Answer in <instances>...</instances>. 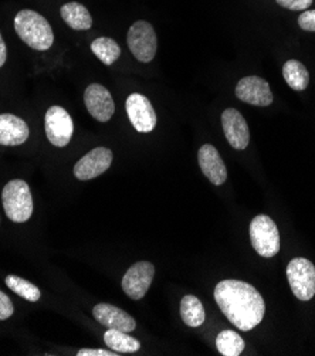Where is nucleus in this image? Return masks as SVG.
<instances>
[{
  "label": "nucleus",
  "instance_id": "obj_3",
  "mask_svg": "<svg viewBox=\"0 0 315 356\" xmlns=\"http://www.w3.org/2000/svg\"><path fill=\"white\" fill-rule=\"evenodd\" d=\"M5 213L9 220L24 223L33 215V196L29 185L22 179L6 184L2 192Z\"/></svg>",
  "mask_w": 315,
  "mask_h": 356
},
{
  "label": "nucleus",
  "instance_id": "obj_14",
  "mask_svg": "<svg viewBox=\"0 0 315 356\" xmlns=\"http://www.w3.org/2000/svg\"><path fill=\"white\" fill-rule=\"evenodd\" d=\"M197 161L200 170L207 179L216 186H220L227 179V169L219 154V151L213 145H203L199 149Z\"/></svg>",
  "mask_w": 315,
  "mask_h": 356
},
{
  "label": "nucleus",
  "instance_id": "obj_7",
  "mask_svg": "<svg viewBox=\"0 0 315 356\" xmlns=\"http://www.w3.org/2000/svg\"><path fill=\"white\" fill-rule=\"evenodd\" d=\"M45 129L50 144L57 148H64L70 144L74 134V124L63 106H50L45 117Z\"/></svg>",
  "mask_w": 315,
  "mask_h": 356
},
{
  "label": "nucleus",
  "instance_id": "obj_8",
  "mask_svg": "<svg viewBox=\"0 0 315 356\" xmlns=\"http://www.w3.org/2000/svg\"><path fill=\"white\" fill-rule=\"evenodd\" d=\"M155 275V267L150 261H138L128 268L122 278V290L132 300H141L148 293Z\"/></svg>",
  "mask_w": 315,
  "mask_h": 356
},
{
  "label": "nucleus",
  "instance_id": "obj_27",
  "mask_svg": "<svg viewBox=\"0 0 315 356\" xmlns=\"http://www.w3.org/2000/svg\"><path fill=\"white\" fill-rule=\"evenodd\" d=\"M120 353H113V350L107 349H80L77 356H118Z\"/></svg>",
  "mask_w": 315,
  "mask_h": 356
},
{
  "label": "nucleus",
  "instance_id": "obj_5",
  "mask_svg": "<svg viewBox=\"0 0 315 356\" xmlns=\"http://www.w3.org/2000/svg\"><path fill=\"white\" fill-rule=\"evenodd\" d=\"M127 42L132 56L138 61L151 63L155 58L158 39L151 23L145 20L135 22L128 30Z\"/></svg>",
  "mask_w": 315,
  "mask_h": 356
},
{
  "label": "nucleus",
  "instance_id": "obj_4",
  "mask_svg": "<svg viewBox=\"0 0 315 356\" xmlns=\"http://www.w3.org/2000/svg\"><path fill=\"white\" fill-rule=\"evenodd\" d=\"M250 240L259 256L271 259L280 252V233L275 222L266 216L259 215L250 223Z\"/></svg>",
  "mask_w": 315,
  "mask_h": 356
},
{
  "label": "nucleus",
  "instance_id": "obj_28",
  "mask_svg": "<svg viewBox=\"0 0 315 356\" xmlns=\"http://www.w3.org/2000/svg\"><path fill=\"white\" fill-rule=\"evenodd\" d=\"M6 58H8V49L2 34H0V67H3V64L6 63Z\"/></svg>",
  "mask_w": 315,
  "mask_h": 356
},
{
  "label": "nucleus",
  "instance_id": "obj_12",
  "mask_svg": "<svg viewBox=\"0 0 315 356\" xmlns=\"http://www.w3.org/2000/svg\"><path fill=\"white\" fill-rule=\"evenodd\" d=\"M236 95L240 101L256 106H268L273 102L268 83L257 76L241 79L236 86Z\"/></svg>",
  "mask_w": 315,
  "mask_h": 356
},
{
  "label": "nucleus",
  "instance_id": "obj_20",
  "mask_svg": "<svg viewBox=\"0 0 315 356\" xmlns=\"http://www.w3.org/2000/svg\"><path fill=\"white\" fill-rule=\"evenodd\" d=\"M104 342L111 350L120 353H134L139 350L141 343L138 339L128 335V332L118 330H108L104 334Z\"/></svg>",
  "mask_w": 315,
  "mask_h": 356
},
{
  "label": "nucleus",
  "instance_id": "obj_11",
  "mask_svg": "<svg viewBox=\"0 0 315 356\" xmlns=\"http://www.w3.org/2000/svg\"><path fill=\"white\" fill-rule=\"evenodd\" d=\"M113 163V151L108 148H95L84 155L74 166V176L79 181H90L107 172Z\"/></svg>",
  "mask_w": 315,
  "mask_h": 356
},
{
  "label": "nucleus",
  "instance_id": "obj_19",
  "mask_svg": "<svg viewBox=\"0 0 315 356\" xmlns=\"http://www.w3.org/2000/svg\"><path fill=\"white\" fill-rule=\"evenodd\" d=\"M181 316L184 323L191 328H197L203 325L206 312L200 300L195 296H185L181 301Z\"/></svg>",
  "mask_w": 315,
  "mask_h": 356
},
{
  "label": "nucleus",
  "instance_id": "obj_13",
  "mask_svg": "<svg viewBox=\"0 0 315 356\" xmlns=\"http://www.w3.org/2000/svg\"><path fill=\"white\" fill-rule=\"evenodd\" d=\"M222 127L225 136L229 144L237 149L243 151L249 147L250 131L244 117L234 108H227L222 114Z\"/></svg>",
  "mask_w": 315,
  "mask_h": 356
},
{
  "label": "nucleus",
  "instance_id": "obj_26",
  "mask_svg": "<svg viewBox=\"0 0 315 356\" xmlns=\"http://www.w3.org/2000/svg\"><path fill=\"white\" fill-rule=\"evenodd\" d=\"M298 26L305 31H315V10H304L298 17Z\"/></svg>",
  "mask_w": 315,
  "mask_h": 356
},
{
  "label": "nucleus",
  "instance_id": "obj_15",
  "mask_svg": "<svg viewBox=\"0 0 315 356\" xmlns=\"http://www.w3.org/2000/svg\"><path fill=\"white\" fill-rule=\"evenodd\" d=\"M92 315L101 325L107 327L108 330L131 332L136 327L135 319L128 312L111 304L95 305L92 309Z\"/></svg>",
  "mask_w": 315,
  "mask_h": 356
},
{
  "label": "nucleus",
  "instance_id": "obj_21",
  "mask_svg": "<svg viewBox=\"0 0 315 356\" xmlns=\"http://www.w3.org/2000/svg\"><path fill=\"white\" fill-rule=\"evenodd\" d=\"M91 51L105 65H113L121 56V47L111 38H98L91 43Z\"/></svg>",
  "mask_w": 315,
  "mask_h": 356
},
{
  "label": "nucleus",
  "instance_id": "obj_6",
  "mask_svg": "<svg viewBox=\"0 0 315 356\" xmlns=\"http://www.w3.org/2000/svg\"><path fill=\"white\" fill-rule=\"evenodd\" d=\"M287 278L294 297L309 301L315 296V267L302 257L293 259L287 266Z\"/></svg>",
  "mask_w": 315,
  "mask_h": 356
},
{
  "label": "nucleus",
  "instance_id": "obj_16",
  "mask_svg": "<svg viewBox=\"0 0 315 356\" xmlns=\"http://www.w3.org/2000/svg\"><path fill=\"white\" fill-rule=\"evenodd\" d=\"M29 135V125L24 120L13 114H0V145H22L27 140Z\"/></svg>",
  "mask_w": 315,
  "mask_h": 356
},
{
  "label": "nucleus",
  "instance_id": "obj_24",
  "mask_svg": "<svg viewBox=\"0 0 315 356\" xmlns=\"http://www.w3.org/2000/svg\"><path fill=\"white\" fill-rule=\"evenodd\" d=\"M277 5H280L289 10H297L304 12L308 10V8L312 5V0H275Z\"/></svg>",
  "mask_w": 315,
  "mask_h": 356
},
{
  "label": "nucleus",
  "instance_id": "obj_25",
  "mask_svg": "<svg viewBox=\"0 0 315 356\" xmlns=\"http://www.w3.org/2000/svg\"><path fill=\"white\" fill-rule=\"evenodd\" d=\"M15 312L13 302L10 297H8L3 291H0V321H5L9 319Z\"/></svg>",
  "mask_w": 315,
  "mask_h": 356
},
{
  "label": "nucleus",
  "instance_id": "obj_1",
  "mask_svg": "<svg viewBox=\"0 0 315 356\" xmlns=\"http://www.w3.org/2000/svg\"><path fill=\"white\" fill-rule=\"evenodd\" d=\"M215 300L229 321L240 331L256 328L264 318L266 302L249 282L223 280L215 289Z\"/></svg>",
  "mask_w": 315,
  "mask_h": 356
},
{
  "label": "nucleus",
  "instance_id": "obj_9",
  "mask_svg": "<svg viewBox=\"0 0 315 356\" xmlns=\"http://www.w3.org/2000/svg\"><path fill=\"white\" fill-rule=\"evenodd\" d=\"M125 110L132 127L141 134H148L156 127V113L151 101L143 95L134 92L127 98Z\"/></svg>",
  "mask_w": 315,
  "mask_h": 356
},
{
  "label": "nucleus",
  "instance_id": "obj_10",
  "mask_svg": "<svg viewBox=\"0 0 315 356\" xmlns=\"http://www.w3.org/2000/svg\"><path fill=\"white\" fill-rule=\"evenodd\" d=\"M84 102L90 115L99 122H108L115 113V104L111 92L101 84H91L87 87Z\"/></svg>",
  "mask_w": 315,
  "mask_h": 356
},
{
  "label": "nucleus",
  "instance_id": "obj_23",
  "mask_svg": "<svg viewBox=\"0 0 315 356\" xmlns=\"http://www.w3.org/2000/svg\"><path fill=\"white\" fill-rule=\"evenodd\" d=\"M216 348L223 356H239L244 350V341L236 331L226 330L216 337Z\"/></svg>",
  "mask_w": 315,
  "mask_h": 356
},
{
  "label": "nucleus",
  "instance_id": "obj_22",
  "mask_svg": "<svg viewBox=\"0 0 315 356\" xmlns=\"http://www.w3.org/2000/svg\"><path fill=\"white\" fill-rule=\"evenodd\" d=\"M6 286L19 297L30 301V302H38L42 297L40 290L34 286L33 282L17 277V275H8L6 277Z\"/></svg>",
  "mask_w": 315,
  "mask_h": 356
},
{
  "label": "nucleus",
  "instance_id": "obj_17",
  "mask_svg": "<svg viewBox=\"0 0 315 356\" xmlns=\"http://www.w3.org/2000/svg\"><path fill=\"white\" fill-rule=\"evenodd\" d=\"M61 17L74 30H88L92 26V17L88 9L79 2H70L63 5Z\"/></svg>",
  "mask_w": 315,
  "mask_h": 356
},
{
  "label": "nucleus",
  "instance_id": "obj_18",
  "mask_svg": "<svg viewBox=\"0 0 315 356\" xmlns=\"http://www.w3.org/2000/svg\"><path fill=\"white\" fill-rule=\"evenodd\" d=\"M283 77L294 91H304L309 84L308 70L298 60L286 61L283 65Z\"/></svg>",
  "mask_w": 315,
  "mask_h": 356
},
{
  "label": "nucleus",
  "instance_id": "obj_2",
  "mask_svg": "<svg viewBox=\"0 0 315 356\" xmlns=\"http://www.w3.org/2000/svg\"><path fill=\"white\" fill-rule=\"evenodd\" d=\"M15 30L29 47L46 51L53 46L54 33L50 23L34 10H20L15 17Z\"/></svg>",
  "mask_w": 315,
  "mask_h": 356
}]
</instances>
